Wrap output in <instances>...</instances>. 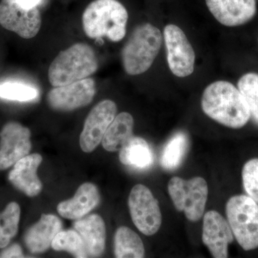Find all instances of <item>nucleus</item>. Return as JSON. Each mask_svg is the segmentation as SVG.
I'll use <instances>...</instances> for the list:
<instances>
[{
  "label": "nucleus",
  "instance_id": "f257e3e1",
  "mask_svg": "<svg viewBox=\"0 0 258 258\" xmlns=\"http://www.w3.org/2000/svg\"><path fill=\"white\" fill-rule=\"evenodd\" d=\"M202 108L212 119L229 128H242L250 118L243 96L228 81H216L205 88Z\"/></svg>",
  "mask_w": 258,
  "mask_h": 258
},
{
  "label": "nucleus",
  "instance_id": "f03ea898",
  "mask_svg": "<svg viewBox=\"0 0 258 258\" xmlns=\"http://www.w3.org/2000/svg\"><path fill=\"white\" fill-rule=\"evenodd\" d=\"M128 19V12L118 0H94L83 13V30L90 38L106 37L119 42L126 33Z\"/></svg>",
  "mask_w": 258,
  "mask_h": 258
},
{
  "label": "nucleus",
  "instance_id": "7ed1b4c3",
  "mask_svg": "<svg viewBox=\"0 0 258 258\" xmlns=\"http://www.w3.org/2000/svg\"><path fill=\"white\" fill-rule=\"evenodd\" d=\"M92 47L83 42L74 44L58 54L49 68L48 79L54 87L87 79L98 69Z\"/></svg>",
  "mask_w": 258,
  "mask_h": 258
},
{
  "label": "nucleus",
  "instance_id": "20e7f679",
  "mask_svg": "<svg viewBox=\"0 0 258 258\" xmlns=\"http://www.w3.org/2000/svg\"><path fill=\"white\" fill-rule=\"evenodd\" d=\"M162 35L159 29L146 23L134 29L121 52L126 74L137 76L150 69L160 50Z\"/></svg>",
  "mask_w": 258,
  "mask_h": 258
},
{
  "label": "nucleus",
  "instance_id": "39448f33",
  "mask_svg": "<svg viewBox=\"0 0 258 258\" xmlns=\"http://www.w3.org/2000/svg\"><path fill=\"white\" fill-rule=\"evenodd\" d=\"M227 222L244 250L258 247V204L246 195L232 197L226 205Z\"/></svg>",
  "mask_w": 258,
  "mask_h": 258
},
{
  "label": "nucleus",
  "instance_id": "423d86ee",
  "mask_svg": "<svg viewBox=\"0 0 258 258\" xmlns=\"http://www.w3.org/2000/svg\"><path fill=\"white\" fill-rule=\"evenodd\" d=\"M168 191L174 207L191 222H197L203 217L208 201V183L197 176L189 180L174 176L168 184Z\"/></svg>",
  "mask_w": 258,
  "mask_h": 258
},
{
  "label": "nucleus",
  "instance_id": "0eeeda50",
  "mask_svg": "<svg viewBox=\"0 0 258 258\" xmlns=\"http://www.w3.org/2000/svg\"><path fill=\"white\" fill-rule=\"evenodd\" d=\"M131 217L134 225L147 236L157 233L161 225L159 203L151 190L143 184L134 186L128 198Z\"/></svg>",
  "mask_w": 258,
  "mask_h": 258
},
{
  "label": "nucleus",
  "instance_id": "6e6552de",
  "mask_svg": "<svg viewBox=\"0 0 258 258\" xmlns=\"http://www.w3.org/2000/svg\"><path fill=\"white\" fill-rule=\"evenodd\" d=\"M169 69L174 76L185 78L195 70V53L183 30L175 25H166L164 30Z\"/></svg>",
  "mask_w": 258,
  "mask_h": 258
},
{
  "label": "nucleus",
  "instance_id": "1a4fd4ad",
  "mask_svg": "<svg viewBox=\"0 0 258 258\" xmlns=\"http://www.w3.org/2000/svg\"><path fill=\"white\" fill-rule=\"evenodd\" d=\"M42 19L37 8L27 9L18 0H2L0 25L25 39L36 36L41 28Z\"/></svg>",
  "mask_w": 258,
  "mask_h": 258
},
{
  "label": "nucleus",
  "instance_id": "9d476101",
  "mask_svg": "<svg viewBox=\"0 0 258 258\" xmlns=\"http://www.w3.org/2000/svg\"><path fill=\"white\" fill-rule=\"evenodd\" d=\"M96 92L94 80L85 79L54 88L47 94V103L55 111H74L90 104Z\"/></svg>",
  "mask_w": 258,
  "mask_h": 258
},
{
  "label": "nucleus",
  "instance_id": "9b49d317",
  "mask_svg": "<svg viewBox=\"0 0 258 258\" xmlns=\"http://www.w3.org/2000/svg\"><path fill=\"white\" fill-rule=\"evenodd\" d=\"M30 129L9 122L0 132V170H5L26 157L31 150Z\"/></svg>",
  "mask_w": 258,
  "mask_h": 258
},
{
  "label": "nucleus",
  "instance_id": "f8f14e48",
  "mask_svg": "<svg viewBox=\"0 0 258 258\" xmlns=\"http://www.w3.org/2000/svg\"><path fill=\"white\" fill-rule=\"evenodd\" d=\"M117 106L111 100H104L93 107L85 121L80 137V145L84 152H92L102 142L107 129L114 120Z\"/></svg>",
  "mask_w": 258,
  "mask_h": 258
},
{
  "label": "nucleus",
  "instance_id": "ddd939ff",
  "mask_svg": "<svg viewBox=\"0 0 258 258\" xmlns=\"http://www.w3.org/2000/svg\"><path fill=\"white\" fill-rule=\"evenodd\" d=\"M233 240L228 222L215 210L207 212L203 220V241L212 257H228V245Z\"/></svg>",
  "mask_w": 258,
  "mask_h": 258
},
{
  "label": "nucleus",
  "instance_id": "4468645a",
  "mask_svg": "<svg viewBox=\"0 0 258 258\" xmlns=\"http://www.w3.org/2000/svg\"><path fill=\"white\" fill-rule=\"evenodd\" d=\"M206 4L217 21L227 27L248 23L257 13L255 0H206Z\"/></svg>",
  "mask_w": 258,
  "mask_h": 258
},
{
  "label": "nucleus",
  "instance_id": "2eb2a0df",
  "mask_svg": "<svg viewBox=\"0 0 258 258\" xmlns=\"http://www.w3.org/2000/svg\"><path fill=\"white\" fill-rule=\"evenodd\" d=\"M42 161L39 154L26 156L15 163L10 171L9 180L12 184L27 196L33 198L41 192L42 185L37 171Z\"/></svg>",
  "mask_w": 258,
  "mask_h": 258
},
{
  "label": "nucleus",
  "instance_id": "dca6fc26",
  "mask_svg": "<svg viewBox=\"0 0 258 258\" xmlns=\"http://www.w3.org/2000/svg\"><path fill=\"white\" fill-rule=\"evenodd\" d=\"M62 222L53 215H42L36 224L28 229L25 242L32 253H42L50 247L52 240L62 230Z\"/></svg>",
  "mask_w": 258,
  "mask_h": 258
},
{
  "label": "nucleus",
  "instance_id": "f3484780",
  "mask_svg": "<svg viewBox=\"0 0 258 258\" xmlns=\"http://www.w3.org/2000/svg\"><path fill=\"white\" fill-rule=\"evenodd\" d=\"M100 194L96 185L85 183L79 186L74 198L59 204L57 212L64 218L79 220L98 206Z\"/></svg>",
  "mask_w": 258,
  "mask_h": 258
},
{
  "label": "nucleus",
  "instance_id": "a211bd4d",
  "mask_svg": "<svg viewBox=\"0 0 258 258\" xmlns=\"http://www.w3.org/2000/svg\"><path fill=\"white\" fill-rule=\"evenodd\" d=\"M84 241L88 257H97L104 252L106 231L105 222L98 215H91L79 219L74 224Z\"/></svg>",
  "mask_w": 258,
  "mask_h": 258
},
{
  "label": "nucleus",
  "instance_id": "6ab92c4d",
  "mask_svg": "<svg viewBox=\"0 0 258 258\" xmlns=\"http://www.w3.org/2000/svg\"><path fill=\"white\" fill-rule=\"evenodd\" d=\"M134 120L130 113L117 115L102 139V145L108 152L120 151L133 137Z\"/></svg>",
  "mask_w": 258,
  "mask_h": 258
},
{
  "label": "nucleus",
  "instance_id": "aec40b11",
  "mask_svg": "<svg viewBox=\"0 0 258 258\" xmlns=\"http://www.w3.org/2000/svg\"><path fill=\"white\" fill-rule=\"evenodd\" d=\"M122 164L134 169H146L154 164V155L152 148L145 139L132 137L120 150Z\"/></svg>",
  "mask_w": 258,
  "mask_h": 258
},
{
  "label": "nucleus",
  "instance_id": "412c9836",
  "mask_svg": "<svg viewBox=\"0 0 258 258\" xmlns=\"http://www.w3.org/2000/svg\"><path fill=\"white\" fill-rule=\"evenodd\" d=\"M114 253L118 258H142L145 249L142 239L127 227H120L115 232Z\"/></svg>",
  "mask_w": 258,
  "mask_h": 258
},
{
  "label": "nucleus",
  "instance_id": "4be33fe9",
  "mask_svg": "<svg viewBox=\"0 0 258 258\" xmlns=\"http://www.w3.org/2000/svg\"><path fill=\"white\" fill-rule=\"evenodd\" d=\"M189 140L186 134L179 132L173 136L164 146L161 153V166L166 170L179 167L187 152Z\"/></svg>",
  "mask_w": 258,
  "mask_h": 258
},
{
  "label": "nucleus",
  "instance_id": "5701e85b",
  "mask_svg": "<svg viewBox=\"0 0 258 258\" xmlns=\"http://www.w3.org/2000/svg\"><path fill=\"white\" fill-rule=\"evenodd\" d=\"M20 212L18 203H10L0 213V248L6 247L18 233Z\"/></svg>",
  "mask_w": 258,
  "mask_h": 258
},
{
  "label": "nucleus",
  "instance_id": "b1692460",
  "mask_svg": "<svg viewBox=\"0 0 258 258\" xmlns=\"http://www.w3.org/2000/svg\"><path fill=\"white\" fill-rule=\"evenodd\" d=\"M51 247L57 251H67L76 257H88L84 241L76 230L60 231L52 240Z\"/></svg>",
  "mask_w": 258,
  "mask_h": 258
},
{
  "label": "nucleus",
  "instance_id": "393cba45",
  "mask_svg": "<svg viewBox=\"0 0 258 258\" xmlns=\"http://www.w3.org/2000/svg\"><path fill=\"white\" fill-rule=\"evenodd\" d=\"M237 88L247 103L250 118L258 125V74L248 73L243 75L237 83Z\"/></svg>",
  "mask_w": 258,
  "mask_h": 258
},
{
  "label": "nucleus",
  "instance_id": "a878e982",
  "mask_svg": "<svg viewBox=\"0 0 258 258\" xmlns=\"http://www.w3.org/2000/svg\"><path fill=\"white\" fill-rule=\"evenodd\" d=\"M38 90L27 83L8 81L0 84V98L10 101H31L38 96Z\"/></svg>",
  "mask_w": 258,
  "mask_h": 258
},
{
  "label": "nucleus",
  "instance_id": "bb28decb",
  "mask_svg": "<svg viewBox=\"0 0 258 258\" xmlns=\"http://www.w3.org/2000/svg\"><path fill=\"white\" fill-rule=\"evenodd\" d=\"M242 177L246 193L258 204V159H250L244 164Z\"/></svg>",
  "mask_w": 258,
  "mask_h": 258
},
{
  "label": "nucleus",
  "instance_id": "cd10ccee",
  "mask_svg": "<svg viewBox=\"0 0 258 258\" xmlns=\"http://www.w3.org/2000/svg\"><path fill=\"white\" fill-rule=\"evenodd\" d=\"M0 257H23V250L18 244H14L3 250L0 253Z\"/></svg>",
  "mask_w": 258,
  "mask_h": 258
},
{
  "label": "nucleus",
  "instance_id": "c85d7f7f",
  "mask_svg": "<svg viewBox=\"0 0 258 258\" xmlns=\"http://www.w3.org/2000/svg\"><path fill=\"white\" fill-rule=\"evenodd\" d=\"M42 0H18L19 4L27 9L37 8L42 3Z\"/></svg>",
  "mask_w": 258,
  "mask_h": 258
}]
</instances>
